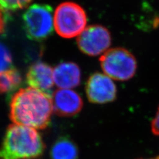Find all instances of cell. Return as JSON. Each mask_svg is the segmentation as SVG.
Returning <instances> with one entry per match:
<instances>
[{
	"instance_id": "obj_9",
	"label": "cell",
	"mask_w": 159,
	"mask_h": 159,
	"mask_svg": "<svg viewBox=\"0 0 159 159\" xmlns=\"http://www.w3.org/2000/svg\"><path fill=\"white\" fill-rule=\"evenodd\" d=\"M26 80L30 88L51 96L54 85L53 69L48 64L43 62L32 64L28 69Z\"/></svg>"
},
{
	"instance_id": "obj_17",
	"label": "cell",
	"mask_w": 159,
	"mask_h": 159,
	"mask_svg": "<svg viewBox=\"0 0 159 159\" xmlns=\"http://www.w3.org/2000/svg\"><path fill=\"white\" fill-rule=\"evenodd\" d=\"M141 159H159V155L155 157H152V158H141Z\"/></svg>"
},
{
	"instance_id": "obj_10",
	"label": "cell",
	"mask_w": 159,
	"mask_h": 159,
	"mask_svg": "<svg viewBox=\"0 0 159 159\" xmlns=\"http://www.w3.org/2000/svg\"><path fill=\"white\" fill-rule=\"evenodd\" d=\"M53 80L54 83L61 89L75 88L80 83V69L76 63H61L53 70Z\"/></svg>"
},
{
	"instance_id": "obj_12",
	"label": "cell",
	"mask_w": 159,
	"mask_h": 159,
	"mask_svg": "<svg viewBox=\"0 0 159 159\" xmlns=\"http://www.w3.org/2000/svg\"><path fill=\"white\" fill-rule=\"evenodd\" d=\"M21 74L16 68H9L0 72V95L11 92L20 86Z\"/></svg>"
},
{
	"instance_id": "obj_2",
	"label": "cell",
	"mask_w": 159,
	"mask_h": 159,
	"mask_svg": "<svg viewBox=\"0 0 159 159\" xmlns=\"http://www.w3.org/2000/svg\"><path fill=\"white\" fill-rule=\"evenodd\" d=\"M44 150L45 145L37 130L11 124L0 146V159H37Z\"/></svg>"
},
{
	"instance_id": "obj_4",
	"label": "cell",
	"mask_w": 159,
	"mask_h": 159,
	"mask_svg": "<svg viewBox=\"0 0 159 159\" xmlns=\"http://www.w3.org/2000/svg\"><path fill=\"white\" fill-rule=\"evenodd\" d=\"M23 24L27 36L33 41H41L52 34L54 20L52 7L45 4H33L23 15Z\"/></svg>"
},
{
	"instance_id": "obj_13",
	"label": "cell",
	"mask_w": 159,
	"mask_h": 159,
	"mask_svg": "<svg viewBox=\"0 0 159 159\" xmlns=\"http://www.w3.org/2000/svg\"><path fill=\"white\" fill-rule=\"evenodd\" d=\"M32 0H0V11H17L27 6Z\"/></svg>"
},
{
	"instance_id": "obj_16",
	"label": "cell",
	"mask_w": 159,
	"mask_h": 159,
	"mask_svg": "<svg viewBox=\"0 0 159 159\" xmlns=\"http://www.w3.org/2000/svg\"><path fill=\"white\" fill-rule=\"evenodd\" d=\"M5 18L3 15V12L0 11V34L4 32L5 26H6V23H5Z\"/></svg>"
},
{
	"instance_id": "obj_1",
	"label": "cell",
	"mask_w": 159,
	"mask_h": 159,
	"mask_svg": "<svg viewBox=\"0 0 159 159\" xmlns=\"http://www.w3.org/2000/svg\"><path fill=\"white\" fill-rule=\"evenodd\" d=\"M52 111L51 96L29 87L11 98L9 117L13 124L38 130L48 126Z\"/></svg>"
},
{
	"instance_id": "obj_5",
	"label": "cell",
	"mask_w": 159,
	"mask_h": 159,
	"mask_svg": "<svg viewBox=\"0 0 159 159\" xmlns=\"http://www.w3.org/2000/svg\"><path fill=\"white\" fill-rule=\"evenodd\" d=\"M99 61L106 75L116 80H128L134 76L137 70L135 57L123 48L109 49L101 57Z\"/></svg>"
},
{
	"instance_id": "obj_6",
	"label": "cell",
	"mask_w": 159,
	"mask_h": 159,
	"mask_svg": "<svg viewBox=\"0 0 159 159\" xmlns=\"http://www.w3.org/2000/svg\"><path fill=\"white\" fill-rule=\"evenodd\" d=\"M111 34L108 30L99 25L86 28L77 39L80 51L89 56L95 57L103 53L111 44Z\"/></svg>"
},
{
	"instance_id": "obj_3",
	"label": "cell",
	"mask_w": 159,
	"mask_h": 159,
	"mask_svg": "<svg viewBox=\"0 0 159 159\" xmlns=\"http://www.w3.org/2000/svg\"><path fill=\"white\" fill-rule=\"evenodd\" d=\"M86 11L76 3L63 2L54 12V27L57 33L63 38L79 36L86 29Z\"/></svg>"
},
{
	"instance_id": "obj_15",
	"label": "cell",
	"mask_w": 159,
	"mask_h": 159,
	"mask_svg": "<svg viewBox=\"0 0 159 159\" xmlns=\"http://www.w3.org/2000/svg\"><path fill=\"white\" fill-rule=\"evenodd\" d=\"M151 131L154 135L159 136V106L151 124Z\"/></svg>"
},
{
	"instance_id": "obj_7",
	"label": "cell",
	"mask_w": 159,
	"mask_h": 159,
	"mask_svg": "<svg viewBox=\"0 0 159 159\" xmlns=\"http://www.w3.org/2000/svg\"><path fill=\"white\" fill-rule=\"evenodd\" d=\"M86 92L89 102L103 104L115 100L117 88L109 76L96 72L89 77L86 85Z\"/></svg>"
},
{
	"instance_id": "obj_11",
	"label": "cell",
	"mask_w": 159,
	"mask_h": 159,
	"mask_svg": "<svg viewBox=\"0 0 159 159\" xmlns=\"http://www.w3.org/2000/svg\"><path fill=\"white\" fill-rule=\"evenodd\" d=\"M76 144L68 135L59 137L50 150L51 159H78Z\"/></svg>"
},
{
	"instance_id": "obj_14",
	"label": "cell",
	"mask_w": 159,
	"mask_h": 159,
	"mask_svg": "<svg viewBox=\"0 0 159 159\" xmlns=\"http://www.w3.org/2000/svg\"><path fill=\"white\" fill-rule=\"evenodd\" d=\"M12 63V57L8 48L0 44V72L10 68Z\"/></svg>"
},
{
	"instance_id": "obj_8",
	"label": "cell",
	"mask_w": 159,
	"mask_h": 159,
	"mask_svg": "<svg viewBox=\"0 0 159 159\" xmlns=\"http://www.w3.org/2000/svg\"><path fill=\"white\" fill-rule=\"evenodd\" d=\"M53 111L61 117L76 116L83 107L82 99L79 94L69 89H57L52 93Z\"/></svg>"
}]
</instances>
